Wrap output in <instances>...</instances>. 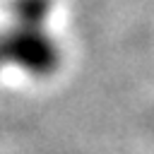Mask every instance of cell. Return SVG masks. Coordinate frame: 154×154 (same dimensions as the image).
Listing matches in <instances>:
<instances>
[{
	"label": "cell",
	"mask_w": 154,
	"mask_h": 154,
	"mask_svg": "<svg viewBox=\"0 0 154 154\" xmlns=\"http://www.w3.org/2000/svg\"><path fill=\"white\" fill-rule=\"evenodd\" d=\"M53 0H12L10 24L0 29V67L48 77L60 67V48L48 31Z\"/></svg>",
	"instance_id": "1"
}]
</instances>
